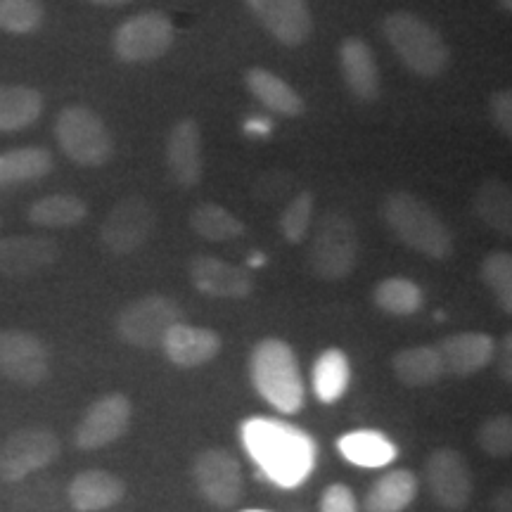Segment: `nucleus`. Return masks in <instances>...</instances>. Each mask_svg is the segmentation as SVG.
I'll return each instance as SVG.
<instances>
[{
	"label": "nucleus",
	"instance_id": "f257e3e1",
	"mask_svg": "<svg viewBox=\"0 0 512 512\" xmlns=\"http://www.w3.org/2000/svg\"><path fill=\"white\" fill-rule=\"evenodd\" d=\"M249 375L254 389L275 411L294 415L304 408V380L292 347L283 339H264L249 358Z\"/></svg>",
	"mask_w": 512,
	"mask_h": 512
},
{
	"label": "nucleus",
	"instance_id": "f03ea898",
	"mask_svg": "<svg viewBox=\"0 0 512 512\" xmlns=\"http://www.w3.org/2000/svg\"><path fill=\"white\" fill-rule=\"evenodd\" d=\"M382 214L396 238L418 254L434 261H444L453 254V238L446 223L413 192H392L384 200Z\"/></svg>",
	"mask_w": 512,
	"mask_h": 512
},
{
	"label": "nucleus",
	"instance_id": "7ed1b4c3",
	"mask_svg": "<svg viewBox=\"0 0 512 512\" xmlns=\"http://www.w3.org/2000/svg\"><path fill=\"white\" fill-rule=\"evenodd\" d=\"M311 439L292 427L271 420H249L245 444L261 467L278 482L292 484L311 467Z\"/></svg>",
	"mask_w": 512,
	"mask_h": 512
},
{
	"label": "nucleus",
	"instance_id": "20e7f679",
	"mask_svg": "<svg viewBox=\"0 0 512 512\" xmlns=\"http://www.w3.org/2000/svg\"><path fill=\"white\" fill-rule=\"evenodd\" d=\"M384 38L411 72L425 79H437L448 67V46L432 24L413 12H392L382 22Z\"/></svg>",
	"mask_w": 512,
	"mask_h": 512
},
{
	"label": "nucleus",
	"instance_id": "39448f33",
	"mask_svg": "<svg viewBox=\"0 0 512 512\" xmlns=\"http://www.w3.org/2000/svg\"><path fill=\"white\" fill-rule=\"evenodd\" d=\"M55 138L60 150L79 166H105L114 155V138L98 114L83 105L57 114Z\"/></svg>",
	"mask_w": 512,
	"mask_h": 512
},
{
	"label": "nucleus",
	"instance_id": "423d86ee",
	"mask_svg": "<svg viewBox=\"0 0 512 512\" xmlns=\"http://www.w3.org/2000/svg\"><path fill=\"white\" fill-rule=\"evenodd\" d=\"M358 256L356 226L349 216L328 214L318 223L309 252V268L320 280H344L354 273Z\"/></svg>",
	"mask_w": 512,
	"mask_h": 512
},
{
	"label": "nucleus",
	"instance_id": "0eeeda50",
	"mask_svg": "<svg viewBox=\"0 0 512 512\" xmlns=\"http://www.w3.org/2000/svg\"><path fill=\"white\" fill-rule=\"evenodd\" d=\"M183 320V309L176 299L164 294H147L121 309L117 335L138 349L162 347L166 332Z\"/></svg>",
	"mask_w": 512,
	"mask_h": 512
},
{
	"label": "nucleus",
	"instance_id": "6e6552de",
	"mask_svg": "<svg viewBox=\"0 0 512 512\" xmlns=\"http://www.w3.org/2000/svg\"><path fill=\"white\" fill-rule=\"evenodd\" d=\"M176 41V27L169 15L150 10L128 17L119 29L114 31L112 46L121 62L143 64L155 62L169 53Z\"/></svg>",
	"mask_w": 512,
	"mask_h": 512
},
{
	"label": "nucleus",
	"instance_id": "1a4fd4ad",
	"mask_svg": "<svg viewBox=\"0 0 512 512\" xmlns=\"http://www.w3.org/2000/svg\"><path fill=\"white\" fill-rule=\"evenodd\" d=\"M60 451V439L50 430H43V427L17 430L0 446V479L3 482H22L34 472L55 463Z\"/></svg>",
	"mask_w": 512,
	"mask_h": 512
},
{
	"label": "nucleus",
	"instance_id": "9d476101",
	"mask_svg": "<svg viewBox=\"0 0 512 512\" xmlns=\"http://www.w3.org/2000/svg\"><path fill=\"white\" fill-rule=\"evenodd\" d=\"M157 223L152 204L143 197L131 195L112 207L107 219L102 221L100 240L112 254H133L150 238Z\"/></svg>",
	"mask_w": 512,
	"mask_h": 512
},
{
	"label": "nucleus",
	"instance_id": "9b49d317",
	"mask_svg": "<svg viewBox=\"0 0 512 512\" xmlns=\"http://www.w3.org/2000/svg\"><path fill=\"white\" fill-rule=\"evenodd\" d=\"M48 373L50 354L41 339L24 330H0V375L24 387H36Z\"/></svg>",
	"mask_w": 512,
	"mask_h": 512
},
{
	"label": "nucleus",
	"instance_id": "f8f14e48",
	"mask_svg": "<svg viewBox=\"0 0 512 512\" xmlns=\"http://www.w3.org/2000/svg\"><path fill=\"white\" fill-rule=\"evenodd\" d=\"M133 406L124 394H107L88 408L74 432V444L81 451H98L124 437L131 425Z\"/></svg>",
	"mask_w": 512,
	"mask_h": 512
},
{
	"label": "nucleus",
	"instance_id": "ddd939ff",
	"mask_svg": "<svg viewBox=\"0 0 512 512\" xmlns=\"http://www.w3.org/2000/svg\"><path fill=\"white\" fill-rule=\"evenodd\" d=\"M195 484L211 505L230 508L242 496V470L226 448H207L195 458Z\"/></svg>",
	"mask_w": 512,
	"mask_h": 512
},
{
	"label": "nucleus",
	"instance_id": "4468645a",
	"mask_svg": "<svg viewBox=\"0 0 512 512\" xmlns=\"http://www.w3.org/2000/svg\"><path fill=\"white\" fill-rule=\"evenodd\" d=\"M247 5L261 27L287 48L304 46L313 34V15L306 0H247Z\"/></svg>",
	"mask_w": 512,
	"mask_h": 512
},
{
	"label": "nucleus",
	"instance_id": "2eb2a0df",
	"mask_svg": "<svg viewBox=\"0 0 512 512\" xmlns=\"http://www.w3.org/2000/svg\"><path fill=\"white\" fill-rule=\"evenodd\" d=\"M427 486L446 510H463L472 498V477L456 448H437L427 460Z\"/></svg>",
	"mask_w": 512,
	"mask_h": 512
},
{
	"label": "nucleus",
	"instance_id": "dca6fc26",
	"mask_svg": "<svg viewBox=\"0 0 512 512\" xmlns=\"http://www.w3.org/2000/svg\"><path fill=\"white\" fill-rule=\"evenodd\" d=\"M190 280L195 290L214 299H247L254 292L252 273L216 256L200 254L190 261Z\"/></svg>",
	"mask_w": 512,
	"mask_h": 512
},
{
	"label": "nucleus",
	"instance_id": "f3484780",
	"mask_svg": "<svg viewBox=\"0 0 512 512\" xmlns=\"http://www.w3.org/2000/svg\"><path fill=\"white\" fill-rule=\"evenodd\" d=\"M166 166L181 188H195L202 178V131L195 119L176 121L166 138Z\"/></svg>",
	"mask_w": 512,
	"mask_h": 512
},
{
	"label": "nucleus",
	"instance_id": "a211bd4d",
	"mask_svg": "<svg viewBox=\"0 0 512 512\" xmlns=\"http://www.w3.org/2000/svg\"><path fill=\"white\" fill-rule=\"evenodd\" d=\"M60 256V247L53 238L43 235H15L0 240V275L5 278H24L34 275Z\"/></svg>",
	"mask_w": 512,
	"mask_h": 512
},
{
	"label": "nucleus",
	"instance_id": "6ab92c4d",
	"mask_svg": "<svg viewBox=\"0 0 512 512\" xmlns=\"http://www.w3.org/2000/svg\"><path fill=\"white\" fill-rule=\"evenodd\" d=\"M339 67L351 95L363 102H373L380 95V69L375 53L363 38L349 36L339 46Z\"/></svg>",
	"mask_w": 512,
	"mask_h": 512
},
{
	"label": "nucleus",
	"instance_id": "aec40b11",
	"mask_svg": "<svg viewBox=\"0 0 512 512\" xmlns=\"http://www.w3.org/2000/svg\"><path fill=\"white\" fill-rule=\"evenodd\" d=\"M166 358L178 368H197L219 356L221 337L209 328L176 323L162 339Z\"/></svg>",
	"mask_w": 512,
	"mask_h": 512
},
{
	"label": "nucleus",
	"instance_id": "412c9836",
	"mask_svg": "<svg viewBox=\"0 0 512 512\" xmlns=\"http://www.w3.org/2000/svg\"><path fill=\"white\" fill-rule=\"evenodd\" d=\"M437 349L446 373L470 377L494 361L496 342L494 337L484 335V332H458V335L441 339Z\"/></svg>",
	"mask_w": 512,
	"mask_h": 512
},
{
	"label": "nucleus",
	"instance_id": "4be33fe9",
	"mask_svg": "<svg viewBox=\"0 0 512 512\" xmlns=\"http://www.w3.org/2000/svg\"><path fill=\"white\" fill-rule=\"evenodd\" d=\"M126 494V484L105 470H86L69 484V501L81 512H98L117 505Z\"/></svg>",
	"mask_w": 512,
	"mask_h": 512
},
{
	"label": "nucleus",
	"instance_id": "5701e85b",
	"mask_svg": "<svg viewBox=\"0 0 512 512\" xmlns=\"http://www.w3.org/2000/svg\"><path fill=\"white\" fill-rule=\"evenodd\" d=\"M245 83L249 93H252L266 110L280 114V117H302L306 110L302 95L294 91L285 79H280L278 74L268 72L264 67L247 69Z\"/></svg>",
	"mask_w": 512,
	"mask_h": 512
},
{
	"label": "nucleus",
	"instance_id": "b1692460",
	"mask_svg": "<svg viewBox=\"0 0 512 512\" xmlns=\"http://www.w3.org/2000/svg\"><path fill=\"white\" fill-rule=\"evenodd\" d=\"M418 496V477L411 470H392L370 486L366 512H403Z\"/></svg>",
	"mask_w": 512,
	"mask_h": 512
},
{
	"label": "nucleus",
	"instance_id": "393cba45",
	"mask_svg": "<svg viewBox=\"0 0 512 512\" xmlns=\"http://www.w3.org/2000/svg\"><path fill=\"white\" fill-rule=\"evenodd\" d=\"M53 171V155L43 147H17L0 152V190L41 181Z\"/></svg>",
	"mask_w": 512,
	"mask_h": 512
},
{
	"label": "nucleus",
	"instance_id": "a878e982",
	"mask_svg": "<svg viewBox=\"0 0 512 512\" xmlns=\"http://www.w3.org/2000/svg\"><path fill=\"white\" fill-rule=\"evenodd\" d=\"M392 368L396 380L406 387H430L444 377V361L437 347H411L401 349L392 358Z\"/></svg>",
	"mask_w": 512,
	"mask_h": 512
},
{
	"label": "nucleus",
	"instance_id": "bb28decb",
	"mask_svg": "<svg viewBox=\"0 0 512 512\" xmlns=\"http://www.w3.org/2000/svg\"><path fill=\"white\" fill-rule=\"evenodd\" d=\"M43 114V95L29 86H0V131H22Z\"/></svg>",
	"mask_w": 512,
	"mask_h": 512
},
{
	"label": "nucleus",
	"instance_id": "cd10ccee",
	"mask_svg": "<svg viewBox=\"0 0 512 512\" xmlns=\"http://www.w3.org/2000/svg\"><path fill=\"white\" fill-rule=\"evenodd\" d=\"M475 211L486 226L501 235L512 233V190L501 178H486L475 195Z\"/></svg>",
	"mask_w": 512,
	"mask_h": 512
},
{
	"label": "nucleus",
	"instance_id": "c85d7f7f",
	"mask_svg": "<svg viewBox=\"0 0 512 512\" xmlns=\"http://www.w3.org/2000/svg\"><path fill=\"white\" fill-rule=\"evenodd\" d=\"M351 380L349 358L342 349H325L313 366V392L318 401L335 403L344 396Z\"/></svg>",
	"mask_w": 512,
	"mask_h": 512
},
{
	"label": "nucleus",
	"instance_id": "c756f323",
	"mask_svg": "<svg viewBox=\"0 0 512 512\" xmlns=\"http://www.w3.org/2000/svg\"><path fill=\"white\" fill-rule=\"evenodd\" d=\"M339 451L349 463L361 467H382L392 463L396 456V448L392 441L384 437L382 432L375 430H358L344 434L339 439Z\"/></svg>",
	"mask_w": 512,
	"mask_h": 512
},
{
	"label": "nucleus",
	"instance_id": "7c9ffc66",
	"mask_svg": "<svg viewBox=\"0 0 512 512\" xmlns=\"http://www.w3.org/2000/svg\"><path fill=\"white\" fill-rule=\"evenodd\" d=\"M88 207L76 195H48L29 207V221L38 228H72L86 219Z\"/></svg>",
	"mask_w": 512,
	"mask_h": 512
},
{
	"label": "nucleus",
	"instance_id": "2f4dec72",
	"mask_svg": "<svg viewBox=\"0 0 512 512\" xmlns=\"http://www.w3.org/2000/svg\"><path fill=\"white\" fill-rule=\"evenodd\" d=\"M190 228L207 242H228L245 235V223L214 202H204L192 209Z\"/></svg>",
	"mask_w": 512,
	"mask_h": 512
},
{
	"label": "nucleus",
	"instance_id": "473e14b6",
	"mask_svg": "<svg viewBox=\"0 0 512 512\" xmlns=\"http://www.w3.org/2000/svg\"><path fill=\"white\" fill-rule=\"evenodd\" d=\"M373 302L377 304V309L392 313V316H413L425 304V294L413 280L387 278L377 283L373 290Z\"/></svg>",
	"mask_w": 512,
	"mask_h": 512
},
{
	"label": "nucleus",
	"instance_id": "72a5a7b5",
	"mask_svg": "<svg viewBox=\"0 0 512 512\" xmlns=\"http://www.w3.org/2000/svg\"><path fill=\"white\" fill-rule=\"evenodd\" d=\"M43 10L41 0H0V31L27 36L41 29Z\"/></svg>",
	"mask_w": 512,
	"mask_h": 512
},
{
	"label": "nucleus",
	"instance_id": "f704fd0d",
	"mask_svg": "<svg viewBox=\"0 0 512 512\" xmlns=\"http://www.w3.org/2000/svg\"><path fill=\"white\" fill-rule=\"evenodd\" d=\"M482 280L494 294L498 309L512 313V256L510 252H491L482 264Z\"/></svg>",
	"mask_w": 512,
	"mask_h": 512
},
{
	"label": "nucleus",
	"instance_id": "c9c22d12",
	"mask_svg": "<svg viewBox=\"0 0 512 512\" xmlns=\"http://www.w3.org/2000/svg\"><path fill=\"white\" fill-rule=\"evenodd\" d=\"M313 204H316L313 192L304 190L287 204L283 216H280V230H283L285 240L292 242V245H299V242H304L306 235H309L313 221Z\"/></svg>",
	"mask_w": 512,
	"mask_h": 512
},
{
	"label": "nucleus",
	"instance_id": "e433bc0d",
	"mask_svg": "<svg viewBox=\"0 0 512 512\" xmlns=\"http://www.w3.org/2000/svg\"><path fill=\"white\" fill-rule=\"evenodd\" d=\"M477 441L484 453L491 458L505 460L512 453V418L510 415H494L484 420L477 430Z\"/></svg>",
	"mask_w": 512,
	"mask_h": 512
},
{
	"label": "nucleus",
	"instance_id": "4c0bfd02",
	"mask_svg": "<svg viewBox=\"0 0 512 512\" xmlns=\"http://www.w3.org/2000/svg\"><path fill=\"white\" fill-rule=\"evenodd\" d=\"M320 512H358L354 491L344 484L328 486L320 498Z\"/></svg>",
	"mask_w": 512,
	"mask_h": 512
},
{
	"label": "nucleus",
	"instance_id": "58836bf2",
	"mask_svg": "<svg viewBox=\"0 0 512 512\" xmlns=\"http://www.w3.org/2000/svg\"><path fill=\"white\" fill-rule=\"evenodd\" d=\"M491 119L498 131L503 133L505 138L512 136V93L510 91H496L491 95Z\"/></svg>",
	"mask_w": 512,
	"mask_h": 512
},
{
	"label": "nucleus",
	"instance_id": "ea45409f",
	"mask_svg": "<svg viewBox=\"0 0 512 512\" xmlns=\"http://www.w3.org/2000/svg\"><path fill=\"white\" fill-rule=\"evenodd\" d=\"M494 358H496V366H498V375L503 377L505 382H512V335L503 337L501 344H496V351H494Z\"/></svg>",
	"mask_w": 512,
	"mask_h": 512
},
{
	"label": "nucleus",
	"instance_id": "a19ab883",
	"mask_svg": "<svg viewBox=\"0 0 512 512\" xmlns=\"http://www.w3.org/2000/svg\"><path fill=\"white\" fill-rule=\"evenodd\" d=\"M271 131H273V124H271V121H268V119H261V117L249 119L247 124H245V133H247V136L266 138V136H271Z\"/></svg>",
	"mask_w": 512,
	"mask_h": 512
},
{
	"label": "nucleus",
	"instance_id": "79ce46f5",
	"mask_svg": "<svg viewBox=\"0 0 512 512\" xmlns=\"http://www.w3.org/2000/svg\"><path fill=\"white\" fill-rule=\"evenodd\" d=\"M494 512H512V494H510L508 486H505L503 491H498V494H496Z\"/></svg>",
	"mask_w": 512,
	"mask_h": 512
},
{
	"label": "nucleus",
	"instance_id": "37998d69",
	"mask_svg": "<svg viewBox=\"0 0 512 512\" xmlns=\"http://www.w3.org/2000/svg\"><path fill=\"white\" fill-rule=\"evenodd\" d=\"M88 3H93V5H107V8H117V5L131 3V0H88Z\"/></svg>",
	"mask_w": 512,
	"mask_h": 512
},
{
	"label": "nucleus",
	"instance_id": "c03bdc74",
	"mask_svg": "<svg viewBox=\"0 0 512 512\" xmlns=\"http://www.w3.org/2000/svg\"><path fill=\"white\" fill-rule=\"evenodd\" d=\"M501 8H503L505 12H510V10H512V0H501Z\"/></svg>",
	"mask_w": 512,
	"mask_h": 512
},
{
	"label": "nucleus",
	"instance_id": "a18cd8bd",
	"mask_svg": "<svg viewBox=\"0 0 512 512\" xmlns=\"http://www.w3.org/2000/svg\"><path fill=\"white\" fill-rule=\"evenodd\" d=\"M247 512H264V510H247Z\"/></svg>",
	"mask_w": 512,
	"mask_h": 512
}]
</instances>
